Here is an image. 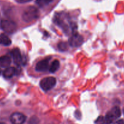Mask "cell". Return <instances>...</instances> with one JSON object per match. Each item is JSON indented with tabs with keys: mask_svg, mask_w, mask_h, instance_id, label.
<instances>
[{
	"mask_svg": "<svg viewBox=\"0 0 124 124\" xmlns=\"http://www.w3.org/2000/svg\"><path fill=\"white\" fill-rule=\"evenodd\" d=\"M58 48L60 51H64L67 49V45L65 43H61L58 45Z\"/></svg>",
	"mask_w": 124,
	"mask_h": 124,
	"instance_id": "16",
	"label": "cell"
},
{
	"mask_svg": "<svg viewBox=\"0 0 124 124\" xmlns=\"http://www.w3.org/2000/svg\"><path fill=\"white\" fill-rule=\"evenodd\" d=\"M40 12L37 8L34 6H29L24 10L22 14V18L25 22H31L39 17Z\"/></svg>",
	"mask_w": 124,
	"mask_h": 124,
	"instance_id": "1",
	"label": "cell"
},
{
	"mask_svg": "<svg viewBox=\"0 0 124 124\" xmlns=\"http://www.w3.org/2000/svg\"><path fill=\"white\" fill-rule=\"evenodd\" d=\"M53 0H36L35 3L40 8H43L46 6H47L50 3H52Z\"/></svg>",
	"mask_w": 124,
	"mask_h": 124,
	"instance_id": "13",
	"label": "cell"
},
{
	"mask_svg": "<svg viewBox=\"0 0 124 124\" xmlns=\"http://www.w3.org/2000/svg\"><path fill=\"white\" fill-rule=\"evenodd\" d=\"M95 124H105V119L104 117L102 116L99 117L95 121Z\"/></svg>",
	"mask_w": 124,
	"mask_h": 124,
	"instance_id": "14",
	"label": "cell"
},
{
	"mask_svg": "<svg viewBox=\"0 0 124 124\" xmlns=\"http://www.w3.org/2000/svg\"><path fill=\"white\" fill-rule=\"evenodd\" d=\"M121 115V112L119 107H114L106 114L105 117V124H111L115 119H117Z\"/></svg>",
	"mask_w": 124,
	"mask_h": 124,
	"instance_id": "2",
	"label": "cell"
},
{
	"mask_svg": "<svg viewBox=\"0 0 124 124\" xmlns=\"http://www.w3.org/2000/svg\"><path fill=\"white\" fill-rule=\"evenodd\" d=\"M11 63V58L8 55H4L0 57V66L2 68L9 67Z\"/></svg>",
	"mask_w": 124,
	"mask_h": 124,
	"instance_id": "9",
	"label": "cell"
},
{
	"mask_svg": "<svg viewBox=\"0 0 124 124\" xmlns=\"http://www.w3.org/2000/svg\"><path fill=\"white\" fill-rule=\"evenodd\" d=\"M10 119L12 124H23L26 121V117L22 113L16 112L12 114Z\"/></svg>",
	"mask_w": 124,
	"mask_h": 124,
	"instance_id": "6",
	"label": "cell"
},
{
	"mask_svg": "<svg viewBox=\"0 0 124 124\" xmlns=\"http://www.w3.org/2000/svg\"><path fill=\"white\" fill-rule=\"evenodd\" d=\"M56 84V78L53 77H47L43 78L40 83V87L45 91H48L54 88Z\"/></svg>",
	"mask_w": 124,
	"mask_h": 124,
	"instance_id": "4",
	"label": "cell"
},
{
	"mask_svg": "<svg viewBox=\"0 0 124 124\" xmlns=\"http://www.w3.org/2000/svg\"><path fill=\"white\" fill-rule=\"evenodd\" d=\"M0 74H1V70H0Z\"/></svg>",
	"mask_w": 124,
	"mask_h": 124,
	"instance_id": "21",
	"label": "cell"
},
{
	"mask_svg": "<svg viewBox=\"0 0 124 124\" xmlns=\"http://www.w3.org/2000/svg\"><path fill=\"white\" fill-rule=\"evenodd\" d=\"M123 113H124V109H123Z\"/></svg>",
	"mask_w": 124,
	"mask_h": 124,
	"instance_id": "19",
	"label": "cell"
},
{
	"mask_svg": "<svg viewBox=\"0 0 124 124\" xmlns=\"http://www.w3.org/2000/svg\"><path fill=\"white\" fill-rule=\"evenodd\" d=\"M11 40L6 34H2L0 35V45L4 46H9L11 45Z\"/></svg>",
	"mask_w": 124,
	"mask_h": 124,
	"instance_id": "11",
	"label": "cell"
},
{
	"mask_svg": "<svg viewBox=\"0 0 124 124\" xmlns=\"http://www.w3.org/2000/svg\"><path fill=\"white\" fill-rule=\"evenodd\" d=\"M16 72H17V71L14 68L8 67L6 68V70L3 72V76L6 78H11L13 76H14L16 73Z\"/></svg>",
	"mask_w": 124,
	"mask_h": 124,
	"instance_id": "10",
	"label": "cell"
},
{
	"mask_svg": "<svg viewBox=\"0 0 124 124\" xmlns=\"http://www.w3.org/2000/svg\"><path fill=\"white\" fill-rule=\"evenodd\" d=\"M83 42V38L82 35L77 33L74 34L69 39V44L71 46L77 47L81 46Z\"/></svg>",
	"mask_w": 124,
	"mask_h": 124,
	"instance_id": "5",
	"label": "cell"
},
{
	"mask_svg": "<svg viewBox=\"0 0 124 124\" xmlns=\"http://www.w3.org/2000/svg\"><path fill=\"white\" fill-rule=\"evenodd\" d=\"M12 55L13 60H14V62L15 63V65L18 66L22 63V57H21V52L18 49L15 48L13 49L12 51Z\"/></svg>",
	"mask_w": 124,
	"mask_h": 124,
	"instance_id": "8",
	"label": "cell"
},
{
	"mask_svg": "<svg viewBox=\"0 0 124 124\" xmlns=\"http://www.w3.org/2000/svg\"><path fill=\"white\" fill-rule=\"evenodd\" d=\"M0 26L5 32L8 34H13L17 29L16 23L9 20H3L1 21Z\"/></svg>",
	"mask_w": 124,
	"mask_h": 124,
	"instance_id": "3",
	"label": "cell"
},
{
	"mask_svg": "<svg viewBox=\"0 0 124 124\" xmlns=\"http://www.w3.org/2000/svg\"><path fill=\"white\" fill-rule=\"evenodd\" d=\"M60 67V62L59 61L57 60H55L53 61V62L51 64V66L49 67V71H50L52 73H54L55 71H57L58 70Z\"/></svg>",
	"mask_w": 124,
	"mask_h": 124,
	"instance_id": "12",
	"label": "cell"
},
{
	"mask_svg": "<svg viewBox=\"0 0 124 124\" xmlns=\"http://www.w3.org/2000/svg\"><path fill=\"white\" fill-rule=\"evenodd\" d=\"M49 59L45 58L38 62L35 66L37 71L39 72H43L47 70L49 68Z\"/></svg>",
	"mask_w": 124,
	"mask_h": 124,
	"instance_id": "7",
	"label": "cell"
},
{
	"mask_svg": "<svg viewBox=\"0 0 124 124\" xmlns=\"http://www.w3.org/2000/svg\"><path fill=\"white\" fill-rule=\"evenodd\" d=\"M0 124H4V123H0Z\"/></svg>",
	"mask_w": 124,
	"mask_h": 124,
	"instance_id": "20",
	"label": "cell"
},
{
	"mask_svg": "<svg viewBox=\"0 0 124 124\" xmlns=\"http://www.w3.org/2000/svg\"><path fill=\"white\" fill-rule=\"evenodd\" d=\"M114 124H124V120L123 119L117 120L116 122L114 123Z\"/></svg>",
	"mask_w": 124,
	"mask_h": 124,
	"instance_id": "18",
	"label": "cell"
},
{
	"mask_svg": "<svg viewBox=\"0 0 124 124\" xmlns=\"http://www.w3.org/2000/svg\"><path fill=\"white\" fill-rule=\"evenodd\" d=\"M39 122V120L37 117H32L30 119L28 124H38Z\"/></svg>",
	"mask_w": 124,
	"mask_h": 124,
	"instance_id": "15",
	"label": "cell"
},
{
	"mask_svg": "<svg viewBox=\"0 0 124 124\" xmlns=\"http://www.w3.org/2000/svg\"><path fill=\"white\" fill-rule=\"evenodd\" d=\"M15 1L20 4H24V3H29V2L31 1L32 0H15Z\"/></svg>",
	"mask_w": 124,
	"mask_h": 124,
	"instance_id": "17",
	"label": "cell"
}]
</instances>
